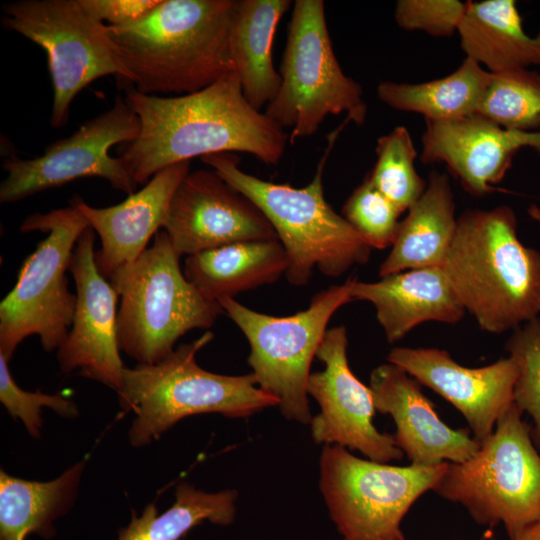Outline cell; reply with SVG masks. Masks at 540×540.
Segmentation results:
<instances>
[{
    "mask_svg": "<svg viewBox=\"0 0 540 540\" xmlns=\"http://www.w3.org/2000/svg\"><path fill=\"white\" fill-rule=\"evenodd\" d=\"M140 133L121 158L137 184L171 165L219 153H248L267 165L282 158L289 138L244 97L235 72L195 93L161 97L127 91Z\"/></svg>",
    "mask_w": 540,
    "mask_h": 540,
    "instance_id": "6da1fadb",
    "label": "cell"
},
{
    "mask_svg": "<svg viewBox=\"0 0 540 540\" xmlns=\"http://www.w3.org/2000/svg\"><path fill=\"white\" fill-rule=\"evenodd\" d=\"M236 0H161L144 19L108 26L141 93L191 94L235 72L229 36Z\"/></svg>",
    "mask_w": 540,
    "mask_h": 540,
    "instance_id": "7a4b0ae2",
    "label": "cell"
},
{
    "mask_svg": "<svg viewBox=\"0 0 540 540\" xmlns=\"http://www.w3.org/2000/svg\"><path fill=\"white\" fill-rule=\"evenodd\" d=\"M442 268L487 332L514 330L540 313V252L520 241L509 206L461 214Z\"/></svg>",
    "mask_w": 540,
    "mask_h": 540,
    "instance_id": "3957f363",
    "label": "cell"
},
{
    "mask_svg": "<svg viewBox=\"0 0 540 540\" xmlns=\"http://www.w3.org/2000/svg\"><path fill=\"white\" fill-rule=\"evenodd\" d=\"M347 122L345 119L342 126L330 134L314 178L302 188L250 175L239 168V158L232 153L201 158L268 219L286 251L288 268L285 276L294 286L306 285L315 268L334 278L355 265L366 263L370 257L371 247L324 197V168L336 138Z\"/></svg>",
    "mask_w": 540,
    "mask_h": 540,
    "instance_id": "277c9868",
    "label": "cell"
},
{
    "mask_svg": "<svg viewBox=\"0 0 540 540\" xmlns=\"http://www.w3.org/2000/svg\"><path fill=\"white\" fill-rule=\"evenodd\" d=\"M213 337L207 331L156 364L124 369L117 393L120 407L136 415L129 430L133 446L149 444L187 416L215 412L241 418L279 405L276 397L258 386L253 373L221 375L197 364L196 354Z\"/></svg>",
    "mask_w": 540,
    "mask_h": 540,
    "instance_id": "5b68a950",
    "label": "cell"
},
{
    "mask_svg": "<svg viewBox=\"0 0 540 540\" xmlns=\"http://www.w3.org/2000/svg\"><path fill=\"white\" fill-rule=\"evenodd\" d=\"M179 258L160 230L153 244L109 281L120 297L119 348L138 364L162 361L186 332L211 328L224 312L187 280Z\"/></svg>",
    "mask_w": 540,
    "mask_h": 540,
    "instance_id": "8992f818",
    "label": "cell"
},
{
    "mask_svg": "<svg viewBox=\"0 0 540 540\" xmlns=\"http://www.w3.org/2000/svg\"><path fill=\"white\" fill-rule=\"evenodd\" d=\"M522 414L514 403L477 453L448 463L433 489L478 524H502L509 539L540 520V455Z\"/></svg>",
    "mask_w": 540,
    "mask_h": 540,
    "instance_id": "52a82bcc",
    "label": "cell"
},
{
    "mask_svg": "<svg viewBox=\"0 0 540 540\" xmlns=\"http://www.w3.org/2000/svg\"><path fill=\"white\" fill-rule=\"evenodd\" d=\"M90 227L74 206L33 213L20 231L49 233L22 263L13 289L0 303V354L9 361L18 345L38 335L42 348L59 349L72 326L77 296L66 271L80 235Z\"/></svg>",
    "mask_w": 540,
    "mask_h": 540,
    "instance_id": "ba28073f",
    "label": "cell"
},
{
    "mask_svg": "<svg viewBox=\"0 0 540 540\" xmlns=\"http://www.w3.org/2000/svg\"><path fill=\"white\" fill-rule=\"evenodd\" d=\"M281 85L264 113L291 128L289 141L313 135L328 115L346 114L363 125L367 106L361 86L335 56L322 0H296L280 66Z\"/></svg>",
    "mask_w": 540,
    "mask_h": 540,
    "instance_id": "9c48e42d",
    "label": "cell"
},
{
    "mask_svg": "<svg viewBox=\"0 0 540 540\" xmlns=\"http://www.w3.org/2000/svg\"><path fill=\"white\" fill-rule=\"evenodd\" d=\"M354 279L317 293L305 310L291 316L259 313L232 297L217 300L250 344L248 363L258 386L278 399L289 420L302 424L312 420L307 393L310 366L332 315L353 301Z\"/></svg>",
    "mask_w": 540,
    "mask_h": 540,
    "instance_id": "30bf717a",
    "label": "cell"
},
{
    "mask_svg": "<svg viewBox=\"0 0 540 540\" xmlns=\"http://www.w3.org/2000/svg\"><path fill=\"white\" fill-rule=\"evenodd\" d=\"M319 463L320 490L343 540H404V516L434 489L448 464L392 466L339 445H325Z\"/></svg>",
    "mask_w": 540,
    "mask_h": 540,
    "instance_id": "8fae6325",
    "label": "cell"
},
{
    "mask_svg": "<svg viewBox=\"0 0 540 540\" xmlns=\"http://www.w3.org/2000/svg\"><path fill=\"white\" fill-rule=\"evenodd\" d=\"M6 29L42 47L53 85L50 124L64 126L76 95L94 80L116 75L132 81L108 34L79 0H19L3 7Z\"/></svg>",
    "mask_w": 540,
    "mask_h": 540,
    "instance_id": "7c38bea8",
    "label": "cell"
},
{
    "mask_svg": "<svg viewBox=\"0 0 540 540\" xmlns=\"http://www.w3.org/2000/svg\"><path fill=\"white\" fill-rule=\"evenodd\" d=\"M139 133L137 115L125 98L117 95L110 109L47 146L42 155L5 159L2 167L7 176L0 185V202H16L84 177L106 179L114 189L133 194L138 184L123 159L108 152L115 144L133 142Z\"/></svg>",
    "mask_w": 540,
    "mask_h": 540,
    "instance_id": "4fadbf2b",
    "label": "cell"
},
{
    "mask_svg": "<svg viewBox=\"0 0 540 540\" xmlns=\"http://www.w3.org/2000/svg\"><path fill=\"white\" fill-rule=\"evenodd\" d=\"M347 332L344 326L326 331L316 357L324 370L311 373L307 393L321 411L310 422L316 443L358 450L369 460L387 463L400 460L402 450L394 436L380 433L373 425L375 406L369 387L351 371L347 360Z\"/></svg>",
    "mask_w": 540,
    "mask_h": 540,
    "instance_id": "5bb4252c",
    "label": "cell"
},
{
    "mask_svg": "<svg viewBox=\"0 0 540 540\" xmlns=\"http://www.w3.org/2000/svg\"><path fill=\"white\" fill-rule=\"evenodd\" d=\"M163 230L180 256L236 242L278 240L251 200L216 171L203 169L189 172L178 186Z\"/></svg>",
    "mask_w": 540,
    "mask_h": 540,
    "instance_id": "9a60e30c",
    "label": "cell"
},
{
    "mask_svg": "<svg viewBox=\"0 0 540 540\" xmlns=\"http://www.w3.org/2000/svg\"><path fill=\"white\" fill-rule=\"evenodd\" d=\"M95 231L88 227L79 237L69 264L77 302L69 334L58 349L63 373L80 375L120 389L124 369L117 333L118 293L99 272L95 261Z\"/></svg>",
    "mask_w": 540,
    "mask_h": 540,
    "instance_id": "2e32d148",
    "label": "cell"
},
{
    "mask_svg": "<svg viewBox=\"0 0 540 540\" xmlns=\"http://www.w3.org/2000/svg\"><path fill=\"white\" fill-rule=\"evenodd\" d=\"M388 362L457 408L480 444L491 436L498 419L514 404L519 372L511 356L481 368H468L454 361L446 350L397 347L390 351Z\"/></svg>",
    "mask_w": 540,
    "mask_h": 540,
    "instance_id": "e0dca14e",
    "label": "cell"
},
{
    "mask_svg": "<svg viewBox=\"0 0 540 540\" xmlns=\"http://www.w3.org/2000/svg\"><path fill=\"white\" fill-rule=\"evenodd\" d=\"M421 161L442 162L476 197L495 190L522 148L540 158V131L510 130L473 114L452 121H426Z\"/></svg>",
    "mask_w": 540,
    "mask_h": 540,
    "instance_id": "ac0fdd59",
    "label": "cell"
},
{
    "mask_svg": "<svg viewBox=\"0 0 540 540\" xmlns=\"http://www.w3.org/2000/svg\"><path fill=\"white\" fill-rule=\"evenodd\" d=\"M369 388L376 411L394 419L395 443L413 465L463 463L479 450L481 444L468 431L440 420L419 382L401 367L390 362L376 367Z\"/></svg>",
    "mask_w": 540,
    "mask_h": 540,
    "instance_id": "d6986e66",
    "label": "cell"
},
{
    "mask_svg": "<svg viewBox=\"0 0 540 540\" xmlns=\"http://www.w3.org/2000/svg\"><path fill=\"white\" fill-rule=\"evenodd\" d=\"M190 172V161L180 162L156 173L137 192L121 203L95 208L74 196L70 205L86 218L101 239L95 252L99 272L110 281L123 268L134 263L167 220L171 200Z\"/></svg>",
    "mask_w": 540,
    "mask_h": 540,
    "instance_id": "ffe728a7",
    "label": "cell"
},
{
    "mask_svg": "<svg viewBox=\"0 0 540 540\" xmlns=\"http://www.w3.org/2000/svg\"><path fill=\"white\" fill-rule=\"evenodd\" d=\"M351 297L374 305L389 343L400 340L423 322L457 323L466 312L442 267L408 270L376 282L355 278Z\"/></svg>",
    "mask_w": 540,
    "mask_h": 540,
    "instance_id": "44dd1931",
    "label": "cell"
},
{
    "mask_svg": "<svg viewBox=\"0 0 540 540\" xmlns=\"http://www.w3.org/2000/svg\"><path fill=\"white\" fill-rule=\"evenodd\" d=\"M457 228L455 203L446 174L433 171L421 197L400 222L381 277L405 270L443 267Z\"/></svg>",
    "mask_w": 540,
    "mask_h": 540,
    "instance_id": "7402d4cb",
    "label": "cell"
},
{
    "mask_svg": "<svg viewBox=\"0 0 540 540\" xmlns=\"http://www.w3.org/2000/svg\"><path fill=\"white\" fill-rule=\"evenodd\" d=\"M288 268L279 240L243 241L188 256L187 280L208 300L232 297L277 281Z\"/></svg>",
    "mask_w": 540,
    "mask_h": 540,
    "instance_id": "603a6c76",
    "label": "cell"
},
{
    "mask_svg": "<svg viewBox=\"0 0 540 540\" xmlns=\"http://www.w3.org/2000/svg\"><path fill=\"white\" fill-rule=\"evenodd\" d=\"M289 0H236L229 45L244 97L258 110L276 97L281 76L273 65L272 44Z\"/></svg>",
    "mask_w": 540,
    "mask_h": 540,
    "instance_id": "cb8c5ba5",
    "label": "cell"
},
{
    "mask_svg": "<svg viewBox=\"0 0 540 540\" xmlns=\"http://www.w3.org/2000/svg\"><path fill=\"white\" fill-rule=\"evenodd\" d=\"M457 32L466 57L490 73L540 65V31L525 33L513 0L467 2Z\"/></svg>",
    "mask_w": 540,
    "mask_h": 540,
    "instance_id": "d4e9b609",
    "label": "cell"
},
{
    "mask_svg": "<svg viewBox=\"0 0 540 540\" xmlns=\"http://www.w3.org/2000/svg\"><path fill=\"white\" fill-rule=\"evenodd\" d=\"M85 462L74 464L47 482L0 473V540H24L29 533L48 538L53 522L73 505Z\"/></svg>",
    "mask_w": 540,
    "mask_h": 540,
    "instance_id": "484cf974",
    "label": "cell"
},
{
    "mask_svg": "<svg viewBox=\"0 0 540 540\" xmlns=\"http://www.w3.org/2000/svg\"><path fill=\"white\" fill-rule=\"evenodd\" d=\"M491 73L466 57L453 73L423 83L381 82L379 99L389 107L442 122L477 114Z\"/></svg>",
    "mask_w": 540,
    "mask_h": 540,
    "instance_id": "4316f807",
    "label": "cell"
},
{
    "mask_svg": "<svg viewBox=\"0 0 540 540\" xmlns=\"http://www.w3.org/2000/svg\"><path fill=\"white\" fill-rule=\"evenodd\" d=\"M236 498L235 490L207 493L182 482L172 507L157 515L156 506L147 505L140 517L133 516L118 540H179L204 520L229 525L235 518Z\"/></svg>",
    "mask_w": 540,
    "mask_h": 540,
    "instance_id": "83f0119b",
    "label": "cell"
},
{
    "mask_svg": "<svg viewBox=\"0 0 540 540\" xmlns=\"http://www.w3.org/2000/svg\"><path fill=\"white\" fill-rule=\"evenodd\" d=\"M477 114L518 131L540 128V73L517 69L491 73Z\"/></svg>",
    "mask_w": 540,
    "mask_h": 540,
    "instance_id": "f1b7e54d",
    "label": "cell"
},
{
    "mask_svg": "<svg viewBox=\"0 0 540 540\" xmlns=\"http://www.w3.org/2000/svg\"><path fill=\"white\" fill-rule=\"evenodd\" d=\"M376 163L368 174L373 185L403 213L424 193L427 182L416 171L417 152L411 135L397 126L380 137Z\"/></svg>",
    "mask_w": 540,
    "mask_h": 540,
    "instance_id": "f546056e",
    "label": "cell"
},
{
    "mask_svg": "<svg viewBox=\"0 0 540 540\" xmlns=\"http://www.w3.org/2000/svg\"><path fill=\"white\" fill-rule=\"evenodd\" d=\"M517 366L514 403L533 420L532 438L540 448V318L532 319L513 330L506 343Z\"/></svg>",
    "mask_w": 540,
    "mask_h": 540,
    "instance_id": "4dcf8cb0",
    "label": "cell"
},
{
    "mask_svg": "<svg viewBox=\"0 0 540 540\" xmlns=\"http://www.w3.org/2000/svg\"><path fill=\"white\" fill-rule=\"evenodd\" d=\"M342 211L371 248L392 246L402 212L373 185L368 175L346 200Z\"/></svg>",
    "mask_w": 540,
    "mask_h": 540,
    "instance_id": "1f68e13d",
    "label": "cell"
},
{
    "mask_svg": "<svg viewBox=\"0 0 540 540\" xmlns=\"http://www.w3.org/2000/svg\"><path fill=\"white\" fill-rule=\"evenodd\" d=\"M0 401L14 418L23 422L26 430L35 438L40 436L42 427L41 409L47 407L62 417L78 416L77 405L63 396L29 392L21 389L14 381L8 361L0 354Z\"/></svg>",
    "mask_w": 540,
    "mask_h": 540,
    "instance_id": "d6a6232c",
    "label": "cell"
},
{
    "mask_svg": "<svg viewBox=\"0 0 540 540\" xmlns=\"http://www.w3.org/2000/svg\"><path fill=\"white\" fill-rule=\"evenodd\" d=\"M466 8L467 2L458 0H400L394 17L402 29L450 37L458 31Z\"/></svg>",
    "mask_w": 540,
    "mask_h": 540,
    "instance_id": "836d02e7",
    "label": "cell"
},
{
    "mask_svg": "<svg viewBox=\"0 0 540 540\" xmlns=\"http://www.w3.org/2000/svg\"><path fill=\"white\" fill-rule=\"evenodd\" d=\"M161 0H79L98 21L111 27H125L148 16Z\"/></svg>",
    "mask_w": 540,
    "mask_h": 540,
    "instance_id": "e575fe53",
    "label": "cell"
},
{
    "mask_svg": "<svg viewBox=\"0 0 540 540\" xmlns=\"http://www.w3.org/2000/svg\"><path fill=\"white\" fill-rule=\"evenodd\" d=\"M510 540H540V520L528 526Z\"/></svg>",
    "mask_w": 540,
    "mask_h": 540,
    "instance_id": "d590c367",
    "label": "cell"
}]
</instances>
